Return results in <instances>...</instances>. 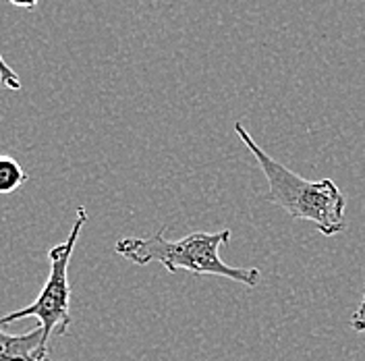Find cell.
<instances>
[{
  "mask_svg": "<svg viewBox=\"0 0 365 361\" xmlns=\"http://www.w3.org/2000/svg\"><path fill=\"white\" fill-rule=\"evenodd\" d=\"M13 6H19V9H25V11H31L40 0H9Z\"/></svg>",
  "mask_w": 365,
  "mask_h": 361,
  "instance_id": "cell-8",
  "label": "cell"
},
{
  "mask_svg": "<svg viewBox=\"0 0 365 361\" xmlns=\"http://www.w3.org/2000/svg\"><path fill=\"white\" fill-rule=\"evenodd\" d=\"M235 131L255 156L270 187V200L289 216L307 220L322 235L332 237L344 228V195L334 180H307L268 156L253 139L243 123H235Z\"/></svg>",
  "mask_w": 365,
  "mask_h": 361,
  "instance_id": "cell-2",
  "label": "cell"
},
{
  "mask_svg": "<svg viewBox=\"0 0 365 361\" xmlns=\"http://www.w3.org/2000/svg\"><path fill=\"white\" fill-rule=\"evenodd\" d=\"M351 326H353V330H357V332H364L365 330V291L364 297H361V303H359V307H357V312H355V316L351 317Z\"/></svg>",
  "mask_w": 365,
  "mask_h": 361,
  "instance_id": "cell-7",
  "label": "cell"
},
{
  "mask_svg": "<svg viewBox=\"0 0 365 361\" xmlns=\"http://www.w3.org/2000/svg\"><path fill=\"white\" fill-rule=\"evenodd\" d=\"M230 239V230L222 228L218 233H191L177 241L164 239V228L156 235L137 239L125 237L116 241V253L127 258L129 262L145 266L158 262L168 272L185 270L191 274H205V276H222L247 287H257L262 274L257 268H235L222 262L220 245Z\"/></svg>",
  "mask_w": 365,
  "mask_h": 361,
  "instance_id": "cell-1",
  "label": "cell"
},
{
  "mask_svg": "<svg viewBox=\"0 0 365 361\" xmlns=\"http://www.w3.org/2000/svg\"><path fill=\"white\" fill-rule=\"evenodd\" d=\"M0 83H2L4 88H9V90H13V91L21 90V79L17 77V73H15L13 68L6 65V61H4V56H2V52H0Z\"/></svg>",
  "mask_w": 365,
  "mask_h": 361,
  "instance_id": "cell-6",
  "label": "cell"
},
{
  "mask_svg": "<svg viewBox=\"0 0 365 361\" xmlns=\"http://www.w3.org/2000/svg\"><path fill=\"white\" fill-rule=\"evenodd\" d=\"M27 180V173L21 164L11 156H0V193H13Z\"/></svg>",
  "mask_w": 365,
  "mask_h": 361,
  "instance_id": "cell-5",
  "label": "cell"
},
{
  "mask_svg": "<svg viewBox=\"0 0 365 361\" xmlns=\"http://www.w3.org/2000/svg\"><path fill=\"white\" fill-rule=\"evenodd\" d=\"M0 361H50L42 326L25 335L0 332Z\"/></svg>",
  "mask_w": 365,
  "mask_h": 361,
  "instance_id": "cell-4",
  "label": "cell"
},
{
  "mask_svg": "<svg viewBox=\"0 0 365 361\" xmlns=\"http://www.w3.org/2000/svg\"><path fill=\"white\" fill-rule=\"evenodd\" d=\"M88 223V212L86 208H77V218L75 225L68 233L67 241L61 245L48 251V260H50V272L46 278L42 293L38 295L36 301H31L29 305H25L23 310L11 312L6 316L0 317V328L6 324H13L23 317H38L42 332H44V347L48 349V342L52 339V335H61L65 337L71 326V287H68V264H71V255L75 251L77 239L81 235V228Z\"/></svg>",
  "mask_w": 365,
  "mask_h": 361,
  "instance_id": "cell-3",
  "label": "cell"
}]
</instances>
